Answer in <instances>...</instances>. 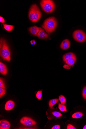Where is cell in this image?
I'll use <instances>...</instances> for the list:
<instances>
[{
  "instance_id": "10",
  "label": "cell",
  "mask_w": 86,
  "mask_h": 129,
  "mask_svg": "<svg viewBox=\"0 0 86 129\" xmlns=\"http://www.w3.org/2000/svg\"><path fill=\"white\" fill-rule=\"evenodd\" d=\"M37 37L39 38L42 39L47 38L49 37L48 34L43 30L41 28L39 31L37 35Z\"/></svg>"
},
{
  "instance_id": "17",
  "label": "cell",
  "mask_w": 86,
  "mask_h": 129,
  "mask_svg": "<svg viewBox=\"0 0 86 129\" xmlns=\"http://www.w3.org/2000/svg\"><path fill=\"white\" fill-rule=\"evenodd\" d=\"M4 28L7 31H10L14 29V26L13 25L3 24Z\"/></svg>"
},
{
  "instance_id": "16",
  "label": "cell",
  "mask_w": 86,
  "mask_h": 129,
  "mask_svg": "<svg viewBox=\"0 0 86 129\" xmlns=\"http://www.w3.org/2000/svg\"><path fill=\"white\" fill-rule=\"evenodd\" d=\"M83 115V113L78 112L75 113L72 115V117L74 119H79Z\"/></svg>"
},
{
  "instance_id": "30",
  "label": "cell",
  "mask_w": 86,
  "mask_h": 129,
  "mask_svg": "<svg viewBox=\"0 0 86 129\" xmlns=\"http://www.w3.org/2000/svg\"><path fill=\"white\" fill-rule=\"evenodd\" d=\"M33 41L32 40H31V41H30V43H32L33 42Z\"/></svg>"
},
{
  "instance_id": "8",
  "label": "cell",
  "mask_w": 86,
  "mask_h": 129,
  "mask_svg": "<svg viewBox=\"0 0 86 129\" xmlns=\"http://www.w3.org/2000/svg\"><path fill=\"white\" fill-rule=\"evenodd\" d=\"M15 105V103L13 100L8 101L5 104V109L7 111L11 110L14 107Z\"/></svg>"
},
{
  "instance_id": "15",
  "label": "cell",
  "mask_w": 86,
  "mask_h": 129,
  "mask_svg": "<svg viewBox=\"0 0 86 129\" xmlns=\"http://www.w3.org/2000/svg\"><path fill=\"white\" fill-rule=\"evenodd\" d=\"M59 99H53L50 100L49 102V105L51 109L53 108L54 105H55L59 101Z\"/></svg>"
},
{
  "instance_id": "21",
  "label": "cell",
  "mask_w": 86,
  "mask_h": 129,
  "mask_svg": "<svg viewBox=\"0 0 86 129\" xmlns=\"http://www.w3.org/2000/svg\"><path fill=\"white\" fill-rule=\"evenodd\" d=\"M0 87L5 89L6 88L4 81L1 78H0Z\"/></svg>"
},
{
  "instance_id": "24",
  "label": "cell",
  "mask_w": 86,
  "mask_h": 129,
  "mask_svg": "<svg viewBox=\"0 0 86 129\" xmlns=\"http://www.w3.org/2000/svg\"><path fill=\"white\" fill-rule=\"evenodd\" d=\"M82 95L83 98L86 99V86L83 89Z\"/></svg>"
},
{
  "instance_id": "29",
  "label": "cell",
  "mask_w": 86,
  "mask_h": 129,
  "mask_svg": "<svg viewBox=\"0 0 86 129\" xmlns=\"http://www.w3.org/2000/svg\"><path fill=\"white\" fill-rule=\"evenodd\" d=\"M83 129H86V124L85 126L83 128Z\"/></svg>"
},
{
  "instance_id": "31",
  "label": "cell",
  "mask_w": 86,
  "mask_h": 129,
  "mask_svg": "<svg viewBox=\"0 0 86 129\" xmlns=\"http://www.w3.org/2000/svg\"><path fill=\"white\" fill-rule=\"evenodd\" d=\"M31 45H33V44H34L33 43H31Z\"/></svg>"
},
{
  "instance_id": "1",
  "label": "cell",
  "mask_w": 86,
  "mask_h": 129,
  "mask_svg": "<svg viewBox=\"0 0 86 129\" xmlns=\"http://www.w3.org/2000/svg\"><path fill=\"white\" fill-rule=\"evenodd\" d=\"M0 55L3 60L10 61L11 53L8 45L6 40L3 38L0 39Z\"/></svg>"
},
{
  "instance_id": "25",
  "label": "cell",
  "mask_w": 86,
  "mask_h": 129,
  "mask_svg": "<svg viewBox=\"0 0 86 129\" xmlns=\"http://www.w3.org/2000/svg\"><path fill=\"white\" fill-rule=\"evenodd\" d=\"M67 129H76V128L74 126L70 124L68 125L67 127Z\"/></svg>"
},
{
  "instance_id": "2",
  "label": "cell",
  "mask_w": 86,
  "mask_h": 129,
  "mask_svg": "<svg viewBox=\"0 0 86 129\" xmlns=\"http://www.w3.org/2000/svg\"><path fill=\"white\" fill-rule=\"evenodd\" d=\"M57 25L56 19L54 17H51L45 20L42 27L47 33L50 34L55 30Z\"/></svg>"
},
{
  "instance_id": "4",
  "label": "cell",
  "mask_w": 86,
  "mask_h": 129,
  "mask_svg": "<svg viewBox=\"0 0 86 129\" xmlns=\"http://www.w3.org/2000/svg\"><path fill=\"white\" fill-rule=\"evenodd\" d=\"M40 4L42 9L46 13H52L55 9V3L51 0H42Z\"/></svg>"
},
{
  "instance_id": "14",
  "label": "cell",
  "mask_w": 86,
  "mask_h": 129,
  "mask_svg": "<svg viewBox=\"0 0 86 129\" xmlns=\"http://www.w3.org/2000/svg\"><path fill=\"white\" fill-rule=\"evenodd\" d=\"M76 61V55L73 57L69 59L65 62V63L69 66H72L75 63Z\"/></svg>"
},
{
  "instance_id": "26",
  "label": "cell",
  "mask_w": 86,
  "mask_h": 129,
  "mask_svg": "<svg viewBox=\"0 0 86 129\" xmlns=\"http://www.w3.org/2000/svg\"><path fill=\"white\" fill-rule=\"evenodd\" d=\"M60 128V126L59 125H57L54 126L52 129H59Z\"/></svg>"
},
{
  "instance_id": "9",
  "label": "cell",
  "mask_w": 86,
  "mask_h": 129,
  "mask_svg": "<svg viewBox=\"0 0 86 129\" xmlns=\"http://www.w3.org/2000/svg\"><path fill=\"white\" fill-rule=\"evenodd\" d=\"M70 42L67 39H65L61 43L60 47L62 50H66L70 47Z\"/></svg>"
},
{
  "instance_id": "12",
  "label": "cell",
  "mask_w": 86,
  "mask_h": 129,
  "mask_svg": "<svg viewBox=\"0 0 86 129\" xmlns=\"http://www.w3.org/2000/svg\"><path fill=\"white\" fill-rule=\"evenodd\" d=\"M7 72V68L5 64L0 62V72L2 75H5Z\"/></svg>"
},
{
  "instance_id": "7",
  "label": "cell",
  "mask_w": 86,
  "mask_h": 129,
  "mask_svg": "<svg viewBox=\"0 0 86 129\" xmlns=\"http://www.w3.org/2000/svg\"><path fill=\"white\" fill-rule=\"evenodd\" d=\"M10 127V124L8 121L5 120L0 121V129H9Z\"/></svg>"
},
{
  "instance_id": "18",
  "label": "cell",
  "mask_w": 86,
  "mask_h": 129,
  "mask_svg": "<svg viewBox=\"0 0 86 129\" xmlns=\"http://www.w3.org/2000/svg\"><path fill=\"white\" fill-rule=\"evenodd\" d=\"M58 108L62 112H66L67 111L65 106L60 103H58Z\"/></svg>"
},
{
  "instance_id": "22",
  "label": "cell",
  "mask_w": 86,
  "mask_h": 129,
  "mask_svg": "<svg viewBox=\"0 0 86 129\" xmlns=\"http://www.w3.org/2000/svg\"><path fill=\"white\" fill-rule=\"evenodd\" d=\"M52 114L57 117H59L62 116V114L60 113L57 111L53 112L52 113Z\"/></svg>"
},
{
  "instance_id": "20",
  "label": "cell",
  "mask_w": 86,
  "mask_h": 129,
  "mask_svg": "<svg viewBox=\"0 0 86 129\" xmlns=\"http://www.w3.org/2000/svg\"><path fill=\"white\" fill-rule=\"evenodd\" d=\"M6 90L5 89L1 88H0V98H1L6 94Z\"/></svg>"
},
{
  "instance_id": "6",
  "label": "cell",
  "mask_w": 86,
  "mask_h": 129,
  "mask_svg": "<svg viewBox=\"0 0 86 129\" xmlns=\"http://www.w3.org/2000/svg\"><path fill=\"white\" fill-rule=\"evenodd\" d=\"M20 122L23 125L28 127L32 126L36 124V122L33 120L26 116L23 117L20 120Z\"/></svg>"
},
{
  "instance_id": "5",
  "label": "cell",
  "mask_w": 86,
  "mask_h": 129,
  "mask_svg": "<svg viewBox=\"0 0 86 129\" xmlns=\"http://www.w3.org/2000/svg\"><path fill=\"white\" fill-rule=\"evenodd\" d=\"M73 37L76 41L79 42L83 43L86 40V34L81 30H78L74 31Z\"/></svg>"
},
{
  "instance_id": "11",
  "label": "cell",
  "mask_w": 86,
  "mask_h": 129,
  "mask_svg": "<svg viewBox=\"0 0 86 129\" xmlns=\"http://www.w3.org/2000/svg\"><path fill=\"white\" fill-rule=\"evenodd\" d=\"M40 29L41 28L38 27L36 26H34L30 27L29 30L31 34L34 36H37Z\"/></svg>"
},
{
  "instance_id": "28",
  "label": "cell",
  "mask_w": 86,
  "mask_h": 129,
  "mask_svg": "<svg viewBox=\"0 0 86 129\" xmlns=\"http://www.w3.org/2000/svg\"><path fill=\"white\" fill-rule=\"evenodd\" d=\"M33 43L34 44V45H35V44H36V41H35L34 40H33Z\"/></svg>"
},
{
  "instance_id": "27",
  "label": "cell",
  "mask_w": 86,
  "mask_h": 129,
  "mask_svg": "<svg viewBox=\"0 0 86 129\" xmlns=\"http://www.w3.org/2000/svg\"><path fill=\"white\" fill-rule=\"evenodd\" d=\"M0 22L2 23H4L5 22L4 19L1 16L0 17Z\"/></svg>"
},
{
  "instance_id": "3",
  "label": "cell",
  "mask_w": 86,
  "mask_h": 129,
  "mask_svg": "<svg viewBox=\"0 0 86 129\" xmlns=\"http://www.w3.org/2000/svg\"><path fill=\"white\" fill-rule=\"evenodd\" d=\"M42 13L37 6L34 4L31 6L29 13V17L30 21L33 23H36L40 19Z\"/></svg>"
},
{
  "instance_id": "23",
  "label": "cell",
  "mask_w": 86,
  "mask_h": 129,
  "mask_svg": "<svg viewBox=\"0 0 86 129\" xmlns=\"http://www.w3.org/2000/svg\"><path fill=\"white\" fill-rule=\"evenodd\" d=\"M42 91H38L36 94V97L38 99L41 100L42 97Z\"/></svg>"
},
{
  "instance_id": "13",
  "label": "cell",
  "mask_w": 86,
  "mask_h": 129,
  "mask_svg": "<svg viewBox=\"0 0 86 129\" xmlns=\"http://www.w3.org/2000/svg\"><path fill=\"white\" fill-rule=\"evenodd\" d=\"M75 55V54L72 52H70V53H66L63 56V59L64 61L65 62L68 59L73 57Z\"/></svg>"
},
{
  "instance_id": "19",
  "label": "cell",
  "mask_w": 86,
  "mask_h": 129,
  "mask_svg": "<svg viewBox=\"0 0 86 129\" xmlns=\"http://www.w3.org/2000/svg\"><path fill=\"white\" fill-rule=\"evenodd\" d=\"M59 100L61 104L63 105L65 104L66 102V99L64 96L60 95L59 97Z\"/></svg>"
}]
</instances>
